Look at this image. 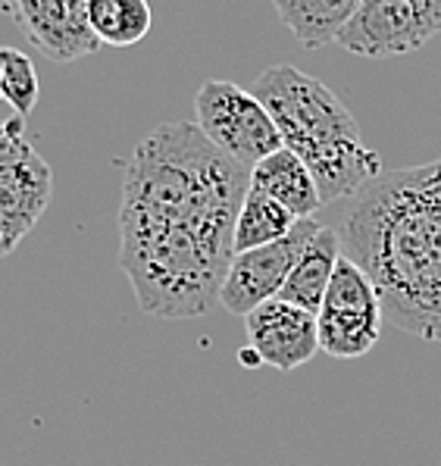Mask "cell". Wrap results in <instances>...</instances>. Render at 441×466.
Masks as SVG:
<instances>
[{
  "label": "cell",
  "mask_w": 441,
  "mask_h": 466,
  "mask_svg": "<svg viewBox=\"0 0 441 466\" xmlns=\"http://www.w3.org/2000/svg\"><path fill=\"white\" fill-rule=\"evenodd\" d=\"M338 257H341L338 232L329 226H319L316 235L310 238V245L304 248V254L297 257V263L291 267L279 298L316 317L319 307H323L326 289H329V282H332Z\"/></svg>",
  "instance_id": "12"
},
{
  "label": "cell",
  "mask_w": 441,
  "mask_h": 466,
  "mask_svg": "<svg viewBox=\"0 0 441 466\" xmlns=\"http://www.w3.org/2000/svg\"><path fill=\"white\" fill-rule=\"evenodd\" d=\"M88 25L101 45L132 47L147 38L154 13L147 0H88Z\"/></svg>",
  "instance_id": "15"
},
{
  "label": "cell",
  "mask_w": 441,
  "mask_h": 466,
  "mask_svg": "<svg viewBox=\"0 0 441 466\" xmlns=\"http://www.w3.org/2000/svg\"><path fill=\"white\" fill-rule=\"evenodd\" d=\"M251 95L269 110L282 147L307 163L323 204L357 198L382 176V157L366 147L354 113L319 78L279 63L260 73Z\"/></svg>",
  "instance_id": "3"
},
{
  "label": "cell",
  "mask_w": 441,
  "mask_h": 466,
  "mask_svg": "<svg viewBox=\"0 0 441 466\" xmlns=\"http://www.w3.org/2000/svg\"><path fill=\"white\" fill-rule=\"evenodd\" d=\"M251 188L279 200L295 219H313L323 207V195H319L313 172L288 147H279L276 154L263 157L251 169Z\"/></svg>",
  "instance_id": "11"
},
{
  "label": "cell",
  "mask_w": 441,
  "mask_h": 466,
  "mask_svg": "<svg viewBox=\"0 0 441 466\" xmlns=\"http://www.w3.org/2000/svg\"><path fill=\"white\" fill-rule=\"evenodd\" d=\"M360 4L364 0H273L282 25L310 50L336 41Z\"/></svg>",
  "instance_id": "13"
},
{
  "label": "cell",
  "mask_w": 441,
  "mask_h": 466,
  "mask_svg": "<svg viewBox=\"0 0 441 466\" xmlns=\"http://www.w3.org/2000/svg\"><path fill=\"white\" fill-rule=\"evenodd\" d=\"M245 332L247 350H241L245 363H263L279 372H291L319 354L316 317L282 298L266 300L247 313Z\"/></svg>",
  "instance_id": "9"
},
{
  "label": "cell",
  "mask_w": 441,
  "mask_h": 466,
  "mask_svg": "<svg viewBox=\"0 0 441 466\" xmlns=\"http://www.w3.org/2000/svg\"><path fill=\"white\" fill-rule=\"evenodd\" d=\"M0 88H4V100L13 106V113L25 119L41 95L32 56L16 47H0Z\"/></svg>",
  "instance_id": "16"
},
{
  "label": "cell",
  "mask_w": 441,
  "mask_h": 466,
  "mask_svg": "<svg viewBox=\"0 0 441 466\" xmlns=\"http://www.w3.org/2000/svg\"><path fill=\"white\" fill-rule=\"evenodd\" d=\"M195 113L197 128L245 169H254L263 157L282 147V135L266 106L232 82H204L195 95Z\"/></svg>",
  "instance_id": "5"
},
{
  "label": "cell",
  "mask_w": 441,
  "mask_h": 466,
  "mask_svg": "<svg viewBox=\"0 0 441 466\" xmlns=\"http://www.w3.org/2000/svg\"><path fill=\"white\" fill-rule=\"evenodd\" d=\"M295 226L297 219L291 217L279 200H273L257 188H247V195L238 207V219H235V235H232L235 254L273 245V241L286 238Z\"/></svg>",
  "instance_id": "14"
},
{
  "label": "cell",
  "mask_w": 441,
  "mask_h": 466,
  "mask_svg": "<svg viewBox=\"0 0 441 466\" xmlns=\"http://www.w3.org/2000/svg\"><path fill=\"white\" fill-rule=\"evenodd\" d=\"M0 100H4V88H0Z\"/></svg>",
  "instance_id": "17"
},
{
  "label": "cell",
  "mask_w": 441,
  "mask_h": 466,
  "mask_svg": "<svg viewBox=\"0 0 441 466\" xmlns=\"http://www.w3.org/2000/svg\"><path fill=\"white\" fill-rule=\"evenodd\" d=\"M247 188L251 169L197 123H163L138 141L119 200V269L141 313L197 319L219 304Z\"/></svg>",
  "instance_id": "1"
},
{
  "label": "cell",
  "mask_w": 441,
  "mask_h": 466,
  "mask_svg": "<svg viewBox=\"0 0 441 466\" xmlns=\"http://www.w3.org/2000/svg\"><path fill=\"white\" fill-rule=\"evenodd\" d=\"M382 298L373 279L351 257L341 254L326 289L323 307L316 313L319 350L338 360H354L376 348L382 335Z\"/></svg>",
  "instance_id": "6"
},
{
  "label": "cell",
  "mask_w": 441,
  "mask_h": 466,
  "mask_svg": "<svg viewBox=\"0 0 441 466\" xmlns=\"http://www.w3.org/2000/svg\"><path fill=\"white\" fill-rule=\"evenodd\" d=\"M441 32V0H364L338 32L347 54L386 60L423 47Z\"/></svg>",
  "instance_id": "7"
},
{
  "label": "cell",
  "mask_w": 441,
  "mask_h": 466,
  "mask_svg": "<svg viewBox=\"0 0 441 466\" xmlns=\"http://www.w3.org/2000/svg\"><path fill=\"white\" fill-rule=\"evenodd\" d=\"M338 238L341 254L373 279L386 319L441 344V157L373 178Z\"/></svg>",
  "instance_id": "2"
},
{
  "label": "cell",
  "mask_w": 441,
  "mask_h": 466,
  "mask_svg": "<svg viewBox=\"0 0 441 466\" xmlns=\"http://www.w3.org/2000/svg\"><path fill=\"white\" fill-rule=\"evenodd\" d=\"M54 198V172L38 147L25 138V119L0 123V257L13 254L19 241L45 217Z\"/></svg>",
  "instance_id": "4"
},
{
  "label": "cell",
  "mask_w": 441,
  "mask_h": 466,
  "mask_svg": "<svg viewBox=\"0 0 441 466\" xmlns=\"http://www.w3.org/2000/svg\"><path fill=\"white\" fill-rule=\"evenodd\" d=\"M4 13L54 63H75L104 47L88 25V0H4Z\"/></svg>",
  "instance_id": "10"
},
{
  "label": "cell",
  "mask_w": 441,
  "mask_h": 466,
  "mask_svg": "<svg viewBox=\"0 0 441 466\" xmlns=\"http://www.w3.org/2000/svg\"><path fill=\"white\" fill-rule=\"evenodd\" d=\"M319 226L323 222L316 219H297V226L291 228L286 238L235 254L229 272H226L223 291H219V304L229 313H235V317H247L260 304L279 298L291 267L304 254V248L310 245V238L316 235Z\"/></svg>",
  "instance_id": "8"
}]
</instances>
